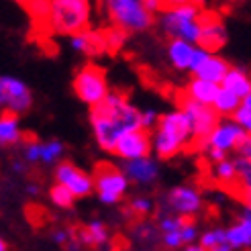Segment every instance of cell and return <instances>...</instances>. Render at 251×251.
I'll return each instance as SVG.
<instances>
[{
  "label": "cell",
  "mask_w": 251,
  "mask_h": 251,
  "mask_svg": "<svg viewBox=\"0 0 251 251\" xmlns=\"http://www.w3.org/2000/svg\"><path fill=\"white\" fill-rule=\"evenodd\" d=\"M127 212L135 219H149L155 212V202L149 196H135L129 200Z\"/></svg>",
  "instance_id": "29"
},
{
  "label": "cell",
  "mask_w": 251,
  "mask_h": 251,
  "mask_svg": "<svg viewBox=\"0 0 251 251\" xmlns=\"http://www.w3.org/2000/svg\"><path fill=\"white\" fill-rule=\"evenodd\" d=\"M243 104H245V106H247V108H249V110H251V94H249V96H245V98H243Z\"/></svg>",
  "instance_id": "43"
},
{
  "label": "cell",
  "mask_w": 251,
  "mask_h": 251,
  "mask_svg": "<svg viewBox=\"0 0 251 251\" xmlns=\"http://www.w3.org/2000/svg\"><path fill=\"white\" fill-rule=\"evenodd\" d=\"M235 157L251 161V135H243V139L239 141V145L235 149Z\"/></svg>",
  "instance_id": "37"
},
{
  "label": "cell",
  "mask_w": 251,
  "mask_h": 251,
  "mask_svg": "<svg viewBox=\"0 0 251 251\" xmlns=\"http://www.w3.org/2000/svg\"><path fill=\"white\" fill-rule=\"evenodd\" d=\"M178 251H204V247H202V245H200L198 241H194V243H188V245L180 247Z\"/></svg>",
  "instance_id": "41"
},
{
  "label": "cell",
  "mask_w": 251,
  "mask_h": 251,
  "mask_svg": "<svg viewBox=\"0 0 251 251\" xmlns=\"http://www.w3.org/2000/svg\"><path fill=\"white\" fill-rule=\"evenodd\" d=\"M55 182L66 186L68 190L74 194V198H86L94 192V182L92 176L80 170L72 161H59L55 168Z\"/></svg>",
  "instance_id": "13"
},
{
  "label": "cell",
  "mask_w": 251,
  "mask_h": 251,
  "mask_svg": "<svg viewBox=\"0 0 251 251\" xmlns=\"http://www.w3.org/2000/svg\"><path fill=\"white\" fill-rule=\"evenodd\" d=\"M229 66H231L229 61L225 59V57H221L219 53H208L206 59L198 66V70L192 74V76L221 86V82H223V78H225V74H227Z\"/></svg>",
  "instance_id": "19"
},
{
  "label": "cell",
  "mask_w": 251,
  "mask_h": 251,
  "mask_svg": "<svg viewBox=\"0 0 251 251\" xmlns=\"http://www.w3.org/2000/svg\"><path fill=\"white\" fill-rule=\"evenodd\" d=\"M241 217H245L247 221H251V200H245L241 206Z\"/></svg>",
  "instance_id": "42"
},
{
  "label": "cell",
  "mask_w": 251,
  "mask_h": 251,
  "mask_svg": "<svg viewBox=\"0 0 251 251\" xmlns=\"http://www.w3.org/2000/svg\"><path fill=\"white\" fill-rule=\"evenodd\" d=\"M243 135H245L243 129L231 117H221L215 127H212V131L202 141H198L194 149H198L210 164V161H217V159L229 157L231 153H235V149L243 139Z\"/></svg>",
  "instance_id": "6"
},
{
  "label": "cell",
  "mask_w": 251,
  "mask_h": 251,
  "mask_svg": "<svg viewBox=\"0 0 251 251\" xmlns=\"http://www.w3.org/2000/svg\"><path fill=\"white\" fill-rule=\"evenodd\" d=\"M204 15V6L200 2L166 6L155 15L159 31L170 39H184L188 43L200 41V21Z\"/></svg>",
  "instance_id": "3"
},
{
  "label": "cell",
  "mask_w": 251,
  "mask_h": 251,
  "mask_svg": "<svg viewBox=\"0 0 251 251\" xmlns=\"http://www.w3.org/2000/svg\"><path fill=\"white\" fill-rule=\"evenodd\" d=\"M110 25L127 35L145 33L155 25V15L145 8L141 0H100Z\"/></svg>",
  "instance_id": "5"
},
{
  "label": "cell",
  "mask_w": 251,
  "mask_h": 251,
  "mask_svg": "<svg viewBox=\"0 0 251 251\" xmlns=\"http://www.w3.org/2000/svg\"><path fill=\"white\" fill-rule=\"evenodd\" d=\"M70 43L72 47L76 49L78 53L82 55H102L106 53V47H104V37H102V29H86L82 33H76L70 37Z\"/></svg>",
  "instance_id": "17"
},
{
  "label": "cell",
  "mask_w": 251,
  "mask_h": 251,
  "mask_svg": "<svg viewBox=\"0 0 251 251\" xmlns=\"http://www.w3.org/2000/svg\"><path fill=\"white\" fill-rule=\"evenodd\" d=\"M202 210H204V194L196 186L184 184V186H174L168 190L161 212H172V215H178L184 219H194Z\"/></svg>",
  "instance_id": "9"
},
{
  "label": "cell",
  "mask_w": 251,
  "mask_h": 251,
  "mask_svg": "<svg viewBox=\"0 0 251 251\" xmlns=\"http://www.w3.org/2000/svg\"><path fill=\"white\" fill-rule=\"evenodd\" d=\"M23 131L19 127V115L12 110H0V147H15L21 143Z\"/></svg>",
  "instance_id": "22"
},
{
  "label": "cell",
  "mask_w": 251,
  "mask_h": 251,
  "mask_svg": "<svg viewBox=\"0 0 251 251\" xmlns=\"http://www.w3.org/2000/svg\"><path fill=\"white\" fill-rule=\"evenodd\" d=\"M217 92H219V84H212V82H206V80H200V78L192 76V80L184 86L182 98L194 100V102H200V104H212Z\"/></svg>",
  "instance_id": "20"
},
{
  "label": "cell",
  "mask_w": 251,
  "mask_h": 251,
  "mask_svg": "<svg viewBox=\"0 0 251 251\" xmlns=\"http://www.w3.org/2000/svg\"><path fill=\"white\" fill-rule=\"evenodd\" d=\"M141 2L145 4V8L149 12H153V15H157V12L161 10V2H159V0H141Z\"/></svg>",
  "instance_id": "40"
},
{
  "label": "cell",
  "mask_w": 251,
  "mask_h": 251,
  "mask_svg": "<svg viewBox=\"0 0 251 251\" xmlns=\"http://www.w3.org/2000/svg\"><path fill=\"white\" fill-rule=\"evenodd\" d=\"M235 164H237V182L231 194H235L245 202V200H251V161L235 157Z\"/></svg>",
  "instance_id": "26"
},
{
  "label": "cell",
  "mask_w": 251,
  "mask_h": 251,
  "mask_svg": "<svg viewBox=\"0 0 251 251\" xmlns=\"http://www.w3.org/2000/svg\"><path fill=\"white\" fill-rule=\"evenodd\" d=\"M92 182L94 192L102 204H119L121 200H125L131 186L123 168L115 164H98L92 174Z\"/></svg>",
  "instance_id": "7"
},
{
  "label": "cell",
  "mask_w": 251,
  "mask_h": 251,
  "mask_svg": "<svg viewBox=\"0 0 251 251\" xmlns=\"http://www.w3.org/2000/svg\"><path fill=\"white\" fill-rule=\"evenodd\" d=\"M192 51H194V43H188L184 39H170L168 41V49H166L168 59L174 66V70H178V72L190 70Z\"/></svg>",
  "instance_id": "23"
},
{
  "label": "cell",
  "mask_w": 251,
  "mask_h": 251,
  "mask_svg": "<svg viewBox=\"0 0 251 251\" xmlns=\"http://www.w3.org/2000/svg\"><path fill=\"white\" fill-rule=\"evenodd\" d=\"M239 127L243 129V133L245 135H251V110L241 102V106L237 108L235 112H233V117H231Z\"/></svg>",
  "instance_id": "34"
},
{
  "label": "cell",
  "mask_w": 251,
  "mask_h": 251,
  "mask_svg": "<svg viewBox=\"0 0 251 251\" xmlns=\"http://www.w3.org/2000/svg\"><path fill=\"white\" fill-rule=\"evenodd\" d=\"M125 176L129 178L131 184L137 186H151L157 182L159 178V166H157V159L151 155H145V157H137L131 161H125V168H123Z\"/></svg>",
  "instance_id": "15"
},
{
  "label": "cell",
  "mask_w": 251,
  "mask_h": 251,
  "mask_svg": "<svg viewBox=\"0 0 251 251\" xmlns=\"http://www.w3.org/2000/svg\"><path fill=\"white\" fill-rule=\"evenodd\" d=\"M64 143L61 141H47V143H41V157L39 161L41 164H47V166H51V164H57V161L61 159V155H64Z\"/></svg>",
  "instance_id": "31"
},
{
  "label": "cell",
  "mask_w": 251,
  "mask_h": 251,
  "mask_svg": "<svg viewBox=\"0 0 251 251\" xmlns=\"http://www.w3.org/2000/svg\"><path fill=\"white\" fill-rule=\"evenodd\" d=\"M33 106V94L29 86L10 76H0V110H12L23 115Z\"/></svg>",
  "instance_id": "11"
},
{
  "label": "cell",
  "mask_w": 251,
  "mask_h": 251,
  "mask_svg": "<svg viewBox=\"0 0 251 251\" xmlns=\"http://www.w3.org/2000/svg\"><path fill=\"white\" fill-rule=\"evenodd\" d=\"M157 225L151 223L149 219H139V223L133 227V235H135V239H139V241H153L155 239V235H157Z\"/></svg>",
  "instance_id": "32"
},
{
  "label": "cell",
  "mask_w": 251,
  "mask_h": 251,
  "mask_svg": "<svg viewBox=\"0 0 251 251\" xmlns=\"http://www.w3.org/2000/svg\"><path fill=\"white\" fill-rule=\"evenodd\" d=\"M208 53H212V51H208V49H204L202 45H198V43H196V45H194V51H192V59H190V70H188V72L194 74V72L198 70V66L206 59Z\"/></svg>",
  "instance_id": "35"
},
{
  "label": "cell",
  "mask_w": 251,
  "mask_h": 251,
  "mask_svg": "<svg viewBox=\"0 0 251 251\" xmlns=\"http://www.w3.org/2000/svg\"><path fill=\"white\" fill-rule=\"evenodd\" d=\"M90 125L98 147L112 153L125 133L141 127V110L123 92H108L102 102L90 106Z\"/></svg>",
  "instance_id": "1"
},
{
  "label": "cell",
  "mask_w": 251,
  "mask_h": 251,
  "mask_svg": "<svg viewBox=\"0 0 251 251\" xmlns=\"http://www.w3.org/2000/svg\"><path fill=\"white\" fill-rule=\"evenodd\" d=\"M161 8L166 6H178V4H192V2H200V0H159Z\"/></svg>",
  "instance_id": "39"
},
{
  "label": "cell",
  "mask_w": 251,
  "mask_h": 251,
  "mask_svg": "<svg viewBox=\"0 0 251 251\" xmlns=\"http://www.w3.org/2000/svg\"><path fill=\"white\" fill-rule=\"evenodd\" d=\"M102 37H104V47H106V53H117L121 49L127 45L129 35L125 33L123 29L115 27V25H108L106 29H102Z\"/></svg>",
  "instance_id": "28"
},
{
  "label": "cell",
  "mask_w": 251,
  "mask_h": 251,
  "mask_svg": "<svg viewBox=\"0 0 251 251\" xmlns=\"http://www.w3.org/2000/svg\"><path fill=\"white\" fill-rule=\"evenodd\" d=\"M157 119H159V112H157V110H153V108L141 110V129L151 131L155 125H157Z\"/></svg>",
  "instance_id": "36"
},
{
  "label": "cell",
  "mask_w": 251,
  "mask_h": 251,
  "mask_svg": "<svg viewBox=\"0 0 251 251\" xmlns=\"http://www.w3.org/2000/svg\"><path fill=\"white\" fill-rule=\"evenodd\" d=\"M17 2H19V4H25V2H27V0H17Z\"/></svg>",
  "instance_id": "46"
},
{
  "label": "cell",
  "mask_w": 251,
  "mask_h": 251,
  "mask_svg": "<svg viewBox=\"0 0 251 251\" xmlns=\"http://www.w3.org/2000/svg\"><path fill=\"white\" fill-rule=\"evenodd\" d=\"M74 92L84 104L94 106L108 96L110 86L106 80V72L96 64H86L74 78Z\"/></svg>",
  "instance_id": "8"
},
{
  "label": "cell",
  "mask_w": 251,
  "mask_h": 251,
  "mask_svg": "<svg viewBox=\"0 0 251 251\" xmlns=\"http://www.w3.org/2000/svg\"><path fill=\"white\" fill-rule=\"evenodd\" d=\"M92 27V0H49V33L72 37Z\"/></svg>",
  "instance_id": "4"
},
{
  "label": "cell",
  "mask_w": 251,
  "mask_h": 251,
  "mask_svg": "<svg viewBox=\"0 0 251 251\" xmlns=\"http://www.w3.org/2000/svg\"><path fill=\"white\" fill-rule=\"evenodd\" d=\"M208 178L215 186L233 192L235 182H237V164H235V159L229 155V157H223V159H217V161H210Z\"/></svg>",
  "instance_id": "18"
},
{
  "label": "cell",
  "mask_w": 251,
  "mask_h": 251,
  "mask_svg": "<svg viewBox=\"0 0 251 251\" xmlns=\"http://www.w3.org/2000/svg\"><path fill=\"white\" fill-rule=\"evenodd\" d=\"M221 86L227 88V90H231L233 94H237L243 100L245 96L251 94V74L247 70H243V68L229 66V70H227V74H225Z\"/></svg>",
  "instance_id": "24"
},
{
  "label": "cell",
  "mask_w": 251,
  "mask_h": 251,
  "mask_svg": "<svg viewBox=\"0 0 251 251\" xmlns=\"http://www.w3.org/2000/svg\"><path fill=\"white\" fill-rule=\"evenodd\" d=\"M112 153L119 155L125 161L151 155V137H149V131L139 127V129H133L129 133H125L121 139L117 141L115 149H112Z\"/></svg>",
  "instance_id": "14"
},
{
  "label": "cell",
  "mask_w": 251,
  "mask_h": 251,
  "mask_svg": "<svg viewBox=\"0 0 251 251\" xmlns=\"http://www.w3.org/2000/svg\"><path fill=\"white\" fill-rule=\"evenodd\" d=\"M227 41H229V31H227V25H225L223 17L217 10H206L204 8L202 21H200V41H198V45H202L204 49H208V51H212V53H219L221 49L227 45Z\"/></svg>",
  "instance_id": "12"
},
{
  "label": "cell",
  "mask_w": 251,
  "mask_h": 251,
  "mask_svg": "<svg viewBox=\"0 0 251 251\" xmlns=\"http://www.w3.org/2000/svg\"><path fill=\"white\" fill-rule=\"evenodd\" d=\"M198 235H200V227L196 225V221L194 219H186L182 223V227H180V237H182L184 245L198 241Z\"/></svg>",
  "instance_id": "33"
},
{
  "label": "cell",
  "mask_w": 251,
  "mask_h": 251,
  "mask_svg": "<svg viewBox=\"0 0 251 251\" xmlns=\"http://www.w3.org/2000/svg\"><path fill=\"white\" fill-rule=\"evenodd\" d=\"M225 235H227V241L233 247V251L251 249V221H247L245 217L239 215L235 223L225 227Z\"/></svg>",
  "instance_id": "21"
},
{
  "label": "cell",
  "mask_w": 251,
  "mask_h": 251,
  "mask_svg": "<svg viewBox=\"0 0 251 251\" xmlns=\"http://www.w3.org/2000/svg\"><path fill=\"white\" fill-rule=\"evenodd\" d=\"M227 2H243V0H227Z\"/></svg>",
  "instance_id": "45"
},
{
  "label": "cell",
  "mask_w": 251,
  "mask_h": 251,
  "mask_svg": "<svg viewBox=\"0 0 251 251\" xmlns=\"http://www.w3.org/2000/svg\"><path fill=\"white\" fill-rule=\"evenodd\" d=\"M49 198H51V202H53L57 208H64V210L72 208L74 202H76L74 194L68 190L66 186H61V184H57V182H55L51 188H49Z\"/></svg>",
  "instance_id": "30"
},
{
  "label": "cell",
  "mask_w": 251,
  "mask_h": 251,
  "mask_svg": "<svg viewBox=\"0 0 251 251\" xmlns=\"http://www.w3.org/2000/svg\"><path fill=\"white\" fill-rule=\"evenodd\" d=\"M72 237H74V229H57V231H53V241L57 245H61V247H64Z\"/></svg>",
  "instance_id": "38"
},
{
  "label": "cell",
  "mask_w": 251,
  "mask_h": 251,
  "mask_svg": "<svg viewBox=\"0 0 251 251\" xmlns=\"http://www.w3.org/2000/svg\"><path fill=\"white\" fill-rule=\"evenodd\" d=\"M74 237L80 241L82 247H90V249H104L110 243V231L106 223L102 221H90L84 227L74 229Z\"/></svg>",
  "instance_id": "16"
},
{
  "label": "cell",
  "mask_w": 251,
  "mask_h": 251,
  "mask_svg": "<svg viewBox=\"0 0 251 251\" xmlns=\"http://www.w3.org/2000/svg\"><path fill=\"white\" fill-rule=\"evenodd\" d=\"M241 102L243 100L237 94H233L231 90H227V88L219 86V92H217V96H215V100H212L210 106L215 108V112L219 117H233V112L241 106Z\"/></svg>",
  "instance_id": "27"
},
{
  "label": "cell",
  "mask_w": 251,
  "mask_h": 251,
  "mask_svg": "<svg viewBox=\"0 0 251 251\" xmlns=\"http://www.w3.org/2000/svg\"><path fill=\"white\" fill-rule=\"evenodd\" d=\"M198 243L204 247V251H233L225 235V227H208L200 231Z\"/></svg>",
  "instance_id": "25"
},
{
  "label": "cell",
  "mask_w": 251,
  "mask_h": 251,
  "mask_svg": "<svg viewBox=\"0 0 251 251\" xmlns=\"http://www.w3.org/2000/svg\"><path fill=\"white\" fill-rule=\"evenodd\" d=\"M0 251H8V245L4 239H0Z\"/></svg>",
  "instance_id": "44"
},
{
  "label": "cell",
  "mask_w": 251,
  "mask_h": 251,
  "mask_svg": "<svg viewBox=\"0 0 251 251\" xmlns=\"http://www.w3.org/2000/svg\"><path fill=\"white\" fill-rule=\"evenodd\" d=\"M178 106L184 110L188 123H190V129H192V135H194V145L198 141H202L204 137L212 131V127L217 125V121L221 119L210 104H200V102H194V100H188V98H182V96H180Z\"/></svg>",
  "instance_id": "10"
},
{
  "label": "cell",
  "mask_w": 251,
  "mask_h": 251,
  "mask_svg": "<svg viewBox=\"0 0 251 251\" xmlns=\"http://www.w3.org/2000/svg\"><path fill=\"white\" fill-rule=\"evenodd\" d=\"M149 137H151V153L155 159H172L194 147L190 123L180 106L159 115L157 125L149 131Z\"/></svg>",
  "instance_id": "2"
}]
</instances>
